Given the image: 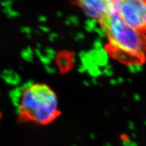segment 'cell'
Instances as JSON below:
<instances>
[{"label":"cell","instance_id":"obj_4","mask_svg":"<svg viewBox=\"0 0 146 146\" xmlns=\"http://www.w3.org/2000/svg\"><path fill=\"white\" fill-rule=\"evenodd\" d=\"M85 14L93 19L101 20L107 15L109 1L101 0H83L76 2Z\"/></svg>","mask_w":146,"mask_h":146},{"label":"cell","instance_id":"obj_2","mask_svg":"<svg viewBox=\"0 0 146 146\" xmlns=\"http://www.w3.org/2000/svg\"><path fill=\"white\" fill-rule=\"evenodd\" d=\"M60 114L57 95L48 85L31 84L22 90L18 106V117L21 122L47 125Z\"/></svg>","mask_w":146,"mask_h":146},{"label":"cell","instance_id":"obj_3","mask_svg":"<svg viewBox=\"0 0 146 146\" xmlns=\"http://www.w3.org/2000/svg\"><path fill=\"white\" fill-rule=\"evenodd\" d=\"M118 12L125 23L142 33L146 32V1H117Z\"/></svg>","mask_w":146,"mask_h":146},{"label":"cell","instance_id":"obj_1","mask_svg":"<svg viewBox=\"0 0 146 146\" xmlns=\"http://www.w3.org/2000/svg\"><path fill=\"white\" fill-rule=\"evenodd\" d=\"M112 56L125 63H139L146 52V36L128 26L118 12L117 1H109L107 15L99 21Z\"/></svg>","mask_w":146,"mask_h":146}]
</instances>
